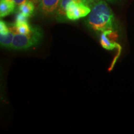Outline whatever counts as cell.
Wrapping results in <instances>:
<instances>
[{
	"label": "cell",
	"mask_w": 134,
	"mask_h": 134,
	"mask_svg": "<svg viewBox=\"0 0 134 134\" xmlns=\"http://www.w3.org/2000/svg\"><path fill=\"white\" fill-rule=\"evenodd\" d=\"M60 0H39L38 9L42 14L49 16L57 11Z\"/></svg>",
	"instance_id": "obj_5"
},
{
	"label": "cell",
	"mask_w": 134,
	"mask_h": 134,
	"mask_svg": "<svg viewBox=\"0 0 134 134\" xmlns=\"http://www.w3.org/2000/svg\"><path fill=\"white\" fill-rule=\"evenodd\" d=\"M14 1V3L16 4V5H18V6H19L24 3V2H26L27 0H13Z\"/></svg>",
	"instance_id": "obj_14"
},
{
	"label": "cell",
	"mask_w": 134,
	"mask_h": 134,
	"mask_svg": "<svg viewBox=\"0 0 134 134\" xmlns=\"http://www.w3.org/2000/svg\"><path fill=\"white\" fill-rule=\"evenodd\" d=\"M105 1H108V2H109V3H113L117 2V1H119V0H105Z\"/></svg>",
	"instance_id": "obj_15"
},
{
	"label": "cell",
	"mask_w": 134,
	"mask_h": 134,
	"mask_svg": "<svg viewBox=\"0 0 134 134\" xmlns=\"http://www.w3.org/2000/svg\"><path fill=\"white\" fill-rule=\"evenodd\" d=\"M34 3L32 0H27L26 2L19 6V11L27 18L32 16L34 12Z\"/></svg>",
	"instance_id": "obj_8"
},
{
	"label": "cell",
	"mask_w": 134,
	"mask_h": 134,
	"mask_svg": "<svg viewBox=\"0 0 134 134\" xmlns=\"http://www.w3.org/2000/svg\"><path fill=\"white\" fill-rule=\"evenodd\" d=\"M80 1L83 3L84 4H86L89 7H93L96 3H98L100 0H80Z\"/></svg>",
	"instance_id": "obj_13"
},
{
	"label": "cell",
	"mask_w": 134,
	"mask_h": 134,
	"mask_svg": "<svg viewBox=\"0 0 134 134\" xmlns=\"http://www.w3.org/2000/svg\"><path fill=\"white\" fill-rule=\"evenodd\" d=\"M10 31H10L9 27H8L6 23L1 20L0 21V35H6Z\"/></svg>",
	"instance_id": "obj_11"
},
{
	"label": "cell",
	"mask_w": 134,
	"mask_h": 134,
	"mask_svg": "<svg viewBox=\"0 0 134 134\" xmlns=\"http://www.w3.org/2000/svg\"><path fill=\"white\" fill-rule=\"evenodd\" d=\"M74 0H60L59 6H58V9L57 11L58 16L61 17L66 16V9L68 4Z\"/></svg>",
	"instance_id": "obj_10"
},
{
	"label": "cell",
	"mask_w": 134,
	"mask_h": 134,
	"mask_svg": "<svg viewBox=\"0 0 134 134\" xmlns=\"http://www.w3.org/2000/svg\"><path fill=\"white\" fill-rule=\"evenodd\" d=\"M91 8L80 0H74L70 2L66 7V17L71 21H76L85 18L91 12Z\"/></svg>",
	"instance_id": "obj_3"
},
{
	"label": "cell",
	"mask_w": 134,
	"mask_h": 134,
	"mask_svg": "<svg viewBox=\"0 0 134 134\" xmlns=\"http://www.w3.org/2000/svg\"><path fill=\"white\" fill-rule=\"evenodd\" d=\"M32 1L34 3V4H37V3H38V2H39V0H32Z\"/></svg>",
	"instance_id": "obj_16"
},
{
	"label": "cell",
	"mask_w": 134,
	"mask_h": 134,
	"mask_svg": "<svg viewBox=\"0 0 134 134\" xmlns=\"http://www.w3.org/2000/svg\"><path fill=\"white\" fill-rule=\"evenodd\" d=\"M9 29L10 31L14 34H20L26 35L31 32L33 27L30 26L28 22H24V23H15L12 27H9Z\"/></svg>",
	"instance_id": "obj_6"
},
{
	"label": "cell",
	"mask_w": 134,
	"mask_h": 134,
	"mask_svg": "<svg viewBox=\"0 0 134 134\" xmlns=\"http://www.w3.org/2000/svg\"><path fill=\"white\" fill-rule=\"evenodd\" d=\"M87 23L93 31L96 32L114 31L115 17L106 2L100 0L92 7L88 14Z\"/></svg>",
	"instance_id": "obj_1"
},
{
	"label": "cell",
	"mask_w": 134,
	"mask_h": 134,
	"mask_svg": "<svg viewBox=\"0 0 134 134\" xmlns=\"http://www.w3.org/2000/svg\"><path fill=\"white\" fill-rule=\"evenodd\" d=\"M42 38V32L41 30L37 27H33L32 31L29 34H14L11 48L13 50H27L38 45Z\"/></svg>",
	"instance_id": "obj_2"
},
{
	"label": "cell",
	"mask_w": 134,
	"mask_h": 134,
	"mask_svg": "<svg viewBox=\"0 0 134 134\" xmlns=\"http://www.w3.org/2000/svg\"><path fill=\"white\" fill-rule=\"evenodd\" d=\"M116 37V34L113 30L103 32L100 38V45L104 48L108 50H112L115 48H120L119 45L114 41Z\"/></svg>",
	"instance_id": "obj_4"
},
{
	"label": "cell",
	"mask_w": 134,
	"mask_h": 134,
	"mask_svg": "<svg viewBox=\"0 0 134 134\" xmlns=\"http://www.w3.org/2000/svg\"><path fill=\"white\" fill-rule=\"evenodd\" d=\"M14 34L10 31L6 35H0V44L2 47L11 48L13 43Z\"/></svg>",
	"instance_id": "obj_9"
},
{
	"label": "cell",
	"mask_w": 134,
	"mask_h": 134,
	"mask_svg": "<svg viewBox=\"0 0 134 134\" xmlns=\"http://www.w3.org/2000/svg\"><path fill=\"white\" fill-rule=\"evenodd\" d=\"M24 22H28V18L21 13H19L17 15L15 23H24Z\"/></svg>",
	"instance_id": "obj_12"
},
{
	"label": "cell",
	"mask_w": 134,
	"mask_h": 134,
	"mask_svg": "<svg viewBox=\"0 0 134 134\" xmlns=\"http://www.w3.org/2000/svg\"><path fill=\"white\" fill-rule=\"evenodd\" d=\"M16 4L13 0H1L0 1V17L1 18L11 14L14 11Z\"/></svg>",
	"instance_id": "obj_7"
}]
</instances>
